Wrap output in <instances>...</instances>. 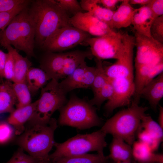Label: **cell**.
Segmentation results:
<instances>
[{
  "label": "cell",
  "mask_w": 163,
  "mask_h": 163,
  "mask_svg": "<svg viewBox=\"0 0 163 163\" xmlns=\"http://www.w3.org/2000/svg\"><path fill=\"white\" fill-rule=\"evenodd\" d=\"M135 9L129 3V0H123L117 9L114 11L110 28L112 29H120L129 26L131 24Z\"/></svg>",
  "instance_id": "19"
},
{
  "label": "cell",
  "mask_w": 163,
  "mask_h": 163,
  "mask_svg": "<svg viewBox=\"0 0 163 163\" xmlns=\"http://www.w3.org/2000/svg\"><path fill=\"white\" fill-rule=\"evenodd\" d=\"M50 159H44L39 160L37 163H50Z\"/></svg>",
  "instance_id": "45"
},
{
  "label": "cell",
  "mask_w": 163,
  "mask_h": 163,
  "mask_svg": "<svg viewBox=\"0 0 163 163\" xmlns=\"http://www.w3.org/2000/svg\"><path fill=\"white\" fill-rule=\"evenodd\" d=\"M28 9L35 28V42L41 47L58 29L71 25L68 14L56 0L35 1Z\"/></svg>",
  "instance_id": "1"
},
{
  "label": "cell",
  "mask_w": 163,
  "mask_h": 163,
  "mask_svg": "<svg viewBox=\"0 0 163 163\" xmlns=\"http://www.w3.org/2000/svg\"><path fill=\"white\" fill-rule=\"evenodd\" d=\"M57 127V121L53 118L47 124L31 125L21 134L17 143L29 155L38 160L50 159L49 153L54 146V134Z\"/></svg>",
  "instance_id": "4"
},
{
  "label": "cell",
  "mask_w": 163,
  "mask_h": 163,
  "mask_svg": "<svg viewBox=\"0 0 163 163\" xmlns=\"http://www.w3.org/2000/svg\"><path fill=\"white\" fill-rule=\"evenodd\" d=\"M143 130L161 142L163 139V129L149 115L145 113L142 116L140 130Z\"/></svg>",
  "instance_id": "26"
},
{
  "label": "cell",
  "mask_w": 163,
  "mask_h": 163,
  "mask_svg": "<svg viewBox=\"0 0 163 163\" xmlns=\"http://www.w3.org/2000/svg\"><path fill=\"white\" fill-rule=\"evenodd\" d=\"M134 36L127 33L125 48L121 56L113 63L104 66V70L109 79L117 78H134L133 63Z\"/></svg>",
  "instance_id": "12"
},
{
  "label": "cell",
  "mask_w": 163,
  "mask_h": 163,
  "mask_svg": "<svg viewBox=\"0 0 163 163\" xmlns=\"http://www.w3.org/2000/svg\"></svg>",
  "instance_id": "48"
},
{
  "label": "cell",
  "mask_w": 163,
  "mask_h": 163,
  "mask_svg": "<svg viewBox=\"0 0 163 163\" xmlns=\"http://www.w3.org/2000/svg\"><path fill=\"white\" fill-rule=\"evenodd\" d=\"M134 37L136 48L135 68L163 62V44L136 32Z\"/></svg>",
  "instance_id": "10"
},
{
  "label": "cell",
  "mask_w": 163,
  "mask_h": 163,
  "mask_svg": "<svg viewBox=\"0 0 163 163\" xmlns=\"http://www.w3.org/2000/svg\"><path fill=\"white\" fill-rule=\"evenodd\" d=\"M123 0H98V4L101 5L103 7L109 10L114 11L117 4Z\"/></svg>",
  "instance_id": "40"
},
{
  "label": "cell",
  "mask_w": 163,
  "mask_h": 163,
  "mask_svg": "<svg viewBox=\"0 0 163 163\" xmlns=\"http://www.w3.org/2000/svg\"><path fill=\"white\" fill-rule=\"evenodd\" d=\"M150 34L153 39L163 43V15L154 20L151 26Z\"/></svg>",
  "instance_id": "32"
},
{
  "label": "cell",
  "mask_w": 163,
  "mask_h": 163,
  "mask_svg": "<svg viewBox=\"0 0 163 163\" xmlns=\"http://www.w3.org/2000/svg\"><path fill=\"white\" fill-rule=\"evenodd\" d=\"M155 18L149 4L135 9L131 24L136 33L151 37L150 29Z\"/></svg>",
  "instance_id": "17"
},
{
  "label": "cell",
  "mask_w": 163,
  "mask_h": 163,
  "mask_svg": "<svg viewBox=\"0 0 163 163\" xmlns=\"http://www.w3.org/2000/svg\"><path fill=\"white\" fill-rule=\"evenodd\" d=\"M109 79L113 86V92L111 97L104 106L106 116L118 108L129 106L135 91L134 78L121 77Z\"/></svg>",
  "instance_id": "11"
},
{
  "label": "cell",
  "mask_w": 163,
  "mask_h": 163,
  "mask_svg": "<svg viewBox=\"0 0 163 163\" xmlns=\"http://www.w3.org/2000/svg\"><path fill=\"white\" fill-rule=\"evenodd\" d=\"M66 95L58 81L51 80L41 89L35 109L28 121L31 125L48 123L54 112L66 103Z\"/></svg>",
  "instance_id": "7"
},
{
  "label": "cell",
  "mask_w": 163,
  "mask_h": 163,
  "mask_svg": "<svg viewBox=\"0 0 163 163\" xmlns=\"http://www.w3.org/2000/svg\"><path fill=\"white\" fill-rule=\"evenodd\" d=\"M155 163V162H150V163Z\"/></svg>",
  "instance_id": "47"
},
{
  "label": "cell",
  "mask_w": 163,
  "mask_h": 163,
  "mask_svg": "<svg viewBox=\"0 0 163 163\" xmlns=\"http://www.w3.org/2000/svg\"><path fill=\"white\" fill-rule=\"evenodd\" d=\"M30 2L27 0H0V13L10 11Z\"/></svg>",
  "instance_id": "37"
},
{
  "label": "cell",
  "mask_w": 163,
  "mask_h": 163,
  "mask_svg": "<svg viewBox=\"0 0 163 163\" xmlns=\"http://www.w3.org/2000/svg\"><path fill=\"white\" fill-rule=\"evenodd\" d=\"M35 30L27 7L12 19L0 35V44L5 47L13 46L29 57L35 56Z\"/></svg>",
  "instance_id": "2"
},
{
  "label": "cell",
  "mask_w": 163,
  "mask_h": 163,
  "mask_svg": "<svg viewBox=\"0 0 163 163\" xmlns=\"http://www.w3.org/2000/svg\"><path fill=\"white\" fill-rule=\"evenodd\" d=\"M127 34L115 32L101 37H91L84 42L89 46L91 53L95 58L117 60L124 51Z\"/></svg>",
  "instance_id": "8"
},
{
  "label": "cell",
  "mask_w": 163,
  "mask_h": 163,
  "mask_svg": "<svg viewBox=\"0 0 163 163\" xmlns=\"http://www.w3.org/2000/svg\"><path fill=\"white\" fill-rule=\"evenodd\" d=\"M108 157L114 162H131L133 158L131 146L121 139L113 137L110 146Z\"/></svg>",
  "instance_id": "20"
},
{
  "label": "cell",
  "mask_w": 163,
  "mask_h": 163,
  "mask_svg": "<svg viewBox=\"0 0 163 163\" xmlns=\"http://www.w3.org/2000/svg\"><path fill=\"white\" fill-rule=\"evenodd\" d=\"M139 141L147 145L153 151L156 150L160 143L149 134L143 130H141L138 133Z\"/></svg>",
  "instance_id": "38"
},
{
  "label": "cell",
  "mask_w": 163,
  "mask_h": 163,
  "mask_svg": "<svg viewBox=\"0 0 163 163\" xmlns=\"http://www.w3.org/2000/svg\"><path fill=\"white\" fill-rule=\"evenodd\" d=\"M11 82L7 80L0 83V114L11 113L15 109L17 99Z\"/></svg>",
  "instance_id": "23"
},
{
  "label": "cell",
  "mask_w": 163,
  "mask_h": 163,
  "mask_svg": "<svg viewBox=\"0 0 163 163\" xmlns=\"http://www.w3.org/2000/svg\"><path fill=\"white\" fill-rule=\"evenodd\" d=\"M148 109V107L131 104L107 120L100 129L132 146L140 131L142 118Z\"/></svg>",
  "instance_id": "3"
},
{
  "label": "cell",
  "mask_w": 163,
  "mask_h": 163,
  "mask_svg": "<svg viewBox=\"0 0 163 163\" xmlns=\"http://www.w3.org/2000/svg\"><path fill=\"white\" fill-rule=\"evenodd\" d=\"M96 72L91 88L93 94L103 87L109 81L105 72L102 60L95 58Z\"/></svg>",
  "instance_id": "29"
},
{
  "label": "cell",
  "mask_w": 163,
  "mask_h": 163,
  "mask_svg": "<svg viewBox=\"0 0 163 163\" xmlns=\"http://www.w3.org/2000/svg\"><path fill=\"white\" fill-rule=\"evenodd\" d=\"M82 10L87 12L91 11L93 7L98 3V0H82L79 2Z\"/></svg>",
  "instance_id": "41"
},
{
  "label": "cell",
  "mask_w": 163,
  "mask_h": 163,
  "mask_svg": "<svg viewBox=\"0 0 163 163\" xmlns=\"http://www.w3.org/2000/svg\"><path fill=\"white\" fill-rule=\"evenodd\" d=\"M14 76V60L11 53L8 51L6 60L3 71V78H5L7 80L13 82Z\"/></svg>",
  "instance_id": "36"
},
{
  "label": "cell",
  "mask_w": 163,
  "mask_h": 163,
  "mask_svg": "<svg viewBox=\"0 0 163 163\" xmlns=\"http://www.w3.org/2000/svg\"><path fill=\"white\" fill-rule=\"evenodd\" d=\"M97 109L88 101L72 94L59 110L58 124L82 130L102 126L103 120L97 115Z\"/></svg>",
  "instance_id": "5"
},
{
  "label": "cell",
  "mask_w": 163,
  "mask_h": 163,
  "mask_svg": "<svg viewBox=\"0 0 163 163\" xmlns=\"http://www.w3.org/2000/svg\"><path fill=\"white\" fill-rule=\"evenodd\" d=\"M149 102L154 110H156L163 97V72L147 83L140 94Z\"/></svg>",
  "instance_id": "18"
},
{
  "label": "cell",
  "mask_w": 163,
  "mask_h": 163,
  "mask_svg": "<svg viewBox=\"0 0 163 163\" xmlns=\"http://www.w3.org/2000/svg\"><path fill=\"white\" fill-rule=\"evenodd\" d=\"M29 3L24 4L10 11L0 13V35L13 18L23 9L27 7Z\"/></svg>",
  "instance_id": "31"
},
{
  "label": "cell",
  "mask_w": 163,
  "mask_h": 163,
  "mask_svg": "<svg viewBox=\"0 0 163 163\" xmlns=\"http://www.w3.org/2000/svg\"><path fill=\"white\" fill-rule=\"evenodd\" d=\"M69 53H56L47 51L40 62V68L46 73L49 80L58 81L71 74L69 67Z\"/></svg>",
  "instance_id": "13"
},
{
  "label": "cell",
  "mask_w": 163,
  "mask_h": 163,
  "mask_svg": "<svg viewBox=\"0 0 163 163\" xmlns=\"http://www.w3.org/2000/svg\"><path fill=\"white\" fill-rule=\"evenodd\" d=\"M59 6L68 14L73 15L80 12H83L79 3L76 0H56Z\"/></svg>",
  "instance_id": "33"
},
{
  "label": "cell",
  "mask_w": 163,
  "mask_h": 163,
  "mask_svg": "<svg viewBox=\"0 0 163 163\" xmlns=\"http://www.w3.org/2000/svg\"><path fill=\"white\" fill-rule=\"evenodd\" d=\"M107 134L100 129L89 134H78L62 143L55 142V150L49 156L52 161L60 158L96 151L104 153Z\"/></svg>",
  "instance_id": "6"
},
{
  "label": "cell",
  "mask_w": 163,
  "mask_h": 163,
  "mask_svg": "<svg viewBox=\"0 0 163 163\" xmlns=\"http://www.w3.org/2000/svg\"><path fill=\"white\" fill-rule=\"evenodd\" d=\"M12 85L17 99L16 108L26 106L31 103V94L25 81L13 82Z\"/></svg>",
  "instance_id": "27"
},
{
  "label": "cell",
  "mask_w": 163,
  "mask_h": 163,
  "mask_svg": "<svg viewBox=\"0 0 163 163\" xmlns=\"http://www.w3.org/2000/svg\"><path fill=\"white\" fill-rule=\"evenodd\" d=\"M95 72V66H88L84 61L71 74L59 82L60 86L66 94L76 89L91 88Z\"/></svg>",
  "instance_id": "14"
},
{
  "label": "cell",
  "mask_w": 163,
  "mask_h": 163,
  "mask_svg": "<svg viewBox=\"0 0 163 163\" xmlns=\"http://www.w3.org/2000/svg\"><path fill=\"white\" fill-rule=\"evenodd\" d=\"M113 12L101 6L98 3H97L95 5L91 11L87 12H89L94 17L110 28Z\"/></svg>",
  "instance_id": "30"
},
{
  "label": "cell",
  "mask_w": 163,
  "mask_h": 163,
  "mask_svg": "<svg viewBox=\"0 0 163 163\" xmlns=\"http://www.w3.org/2000/svg\"><path fill=\"white\" fill-rule=\"evenodd\" d=\"M20 148L6 163H37L39 160L26 154Z\"/></svg>",
  "instance_id": "34"
},
{
  "label": "cell",
  "mask_w": 163,
  "mask_h": 163,
  "mask_svg": "<svg viewBox=\"0 0 163 163\" xmlns=\"http://www.w3.org/2000/svg\"><path fill=\"white\" fill-rule=\"evenodd\" d=\"M152 0H129V2L131 5H138L143 6L149 4L151 2Z\"/></svg>",
  "instance_id": "43"
},
{
  "label": "cell",
  "mask_w": 163,
  "mask_h": 163,
  "mask_svg": "<svg viewBox=\"0 0 163 163\" xmlns=\"http://www.w3.org/2000/svg\"><path fill=\"white\" fill-rule=\"evenodd\" d=\"M132 145L133 158L139 163H163V155L154 153L144 143L135 141Z\"/></svg>",
  "instance_id": "21"
},
{
  "label": "cell",
  "mask_w": 163,
  "mask_h": 163,
  "mask_svg": "<svg viewBox=\"0 0 163 163\" xmlns=\"http://www.w3.org/2000/svg\"><path fill=\"white\" fill-rule=\"evenodd\" d=\"M4 48L11 54L14 62V76L13 82L25 81L27 74L32 67L31 62L27 57L20 55L18 50L11 45H8Z\"/></svg>",
  "instance_id": "22"
},
{
  "label": "cell",
  "mask_w": 163,
  "mask_h": 163,
  "mask_svg": "<svg viewBox=\"0 0 163 163\" xmlns=\"http://www.w3.org/2000/svg\"><path fill=\"white\" fill-rule=\"evenodd\" d=\"M49 79L45 72L40 68L31 67L28 71L25 81L31 95L34 94L45 85Z\"/></svg>",
  "instance_id": "24"
},
{
  "label": "cell",
  "mask_w": 163,
  "mask_h": 163,
  "mask_svg": "<svg viewBox=\"0 0 163 163\" xmlns=\"http://www.w3.org/2000/svg\"><path fill=\"white\" fill-rule=\"evenodd\" d=\"M158 120V124L163 129V107L161 106H160L159 108Z\"/></svg>",
  "instance_id": "44"
},
{
  "label": "cell",
  "mask_w": 163,
  "mask_h": 163,
  "mask_svg": "<svg viewBox=\"0 0 163 163\" xmlns=\"http://www.w3.org/2000/svg\"><path fill=\"white\" fill-rule=\"evenodd\" d=\"M14 134V129L11 125L7 122H0V144L9 142L13 137Z\"/></svg>",
  "instance_id": "35"
},
{
  "label": "cell",
  "mask_w": 163,
  "mask_h": 163,
  "mask_svg": "<svg viewBox=\"0 0 163 163\" xmlns=\"http://www.w3.org/2000/svg\"><path fill=\"white\" fill-rule=\"evenodd\" d=\"M113 92V86L109 79L105 85L93 94V97L88 101V102L91 105L96 106L97 109H99L104 101L111 98Z\"/></svg>",
  "instance_id": "28"
},
{
  "label": "cell",
  "mask_w": 163,
  "mask_h": 163,
  "mask_svg": "<svg viewBox=\"0 0 163 163\" xmlns=\"http://www.w3.org/2000/svg\"><path fill=\"white\" fill-rule=\"evenodd\" d=\"M149 5L155 18L163 15V0H152Z\"/></svg>",
  "instance_id": "39"
},
{
  "label": "cell",
  "mask_w": 163,
  "mask_h": 163,
  "mask_svg": "<svg viewBox=\"0 0 163 163\" xmlns=\"http://www.w3.org/2000/svg\"><path fill=\"white\" fill-rule=\"evenodd\" d=\"M7 57L5 53L0 49V77L3 78V71Z\"/></svg>",
  "instance_id": "42"
},
{
  "label": "cell",
  "mask_w": 163,
  "mask_h": 163,
  "mask_svg": "<svg viewBox=\"0 0 163 163\" xmlns=\"http://www.w3.org/2000/svg\"><path fill=\"white\" fill-rule=\"evenodd\" d=\"M115 163H131V162H114Z\"/></svg>",
  "instance_id": "46"
},
{
  "label": "cell",
  "mask_w": 163,
  "mask_h": 163,
  "mask_svg": "<svg viewBox=\"0 0 163 163\" xmlns=\"http://www.w3.org/2000/svg\"><path fill=\"white\" fill-rule=\"evenodd\" d=\"M108 158L104 153H86L60 158L52 163H106Z\"/></svg>",
  "instance_id": "25"
},
{
  "label": "cell",
  "mask_w": 163,
  "mask_h": 163,
  "mask_svg": "<svg viewBox=\"0 0 163 163\" xmlns=\"http://www.w3.org/2000/svg\"><path fill=\"white\" fill-rule=\"evenodd\" d=\"M91 36L71 25L56 30L45 42L42 47L47 51L65 50L76 46Z\"/></svg>",
  "instance_id": "9"
},
{
  "label": "cell",
  "mask_w": 163,
  "mask_h": 163,
  "mask_svg": "<svg viewBox=\"0 0 163 163\" xmlns=\"http://www.w3.org/2000/svg\"><path fill=\"white\" fill-rule=\"evenodd\" d=\"M38 102L37 100L26 106L16 108L10 113L7 122L13 127L15 134L21 135L25 131V124L32 117Z\"/></svg>",
  "instance_id": "16"
},
{
  "label": "cell",
  "mask_w": 163,
  "mask_h": 163,
  "mask_svg": "<svg viewBox=\"0 0 163 163\" xmlns=\"http://www.w3.org/2000/svg\"><path fill=\"white\" fill-rule=\"evenodd\" d=\"M72 26L96 37L113 33L116 31L94 17L89 12H80L69 19Z\"/></svg>",
  "instance_id": "15"
}]
</instances>
